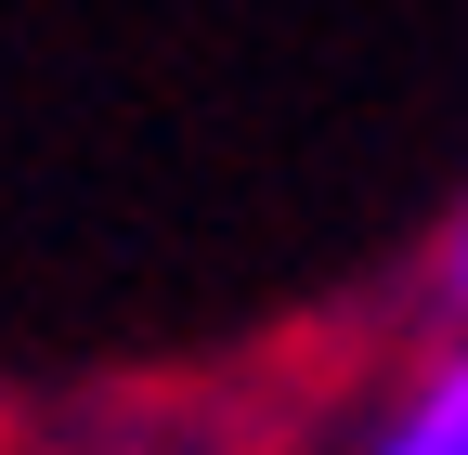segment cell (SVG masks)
<instances>
[{"label": "cell", "instance_id": "1", "mask_svg": "<svg viewBox=\"0 0 468 455\" xmlns=\"http://www.w3.org/2000/svg\"><path fill=\"white\" fill-rule=\"evenodd\" d=\"M365 455H468V352H455V365L417 390V404H403V417L365 442Z\"/></svg>", "mask_w": 468, "mask_h": 455}, {"label": "cell", "instance_id": "2", "mask_svg": "<svg viewBox=\"0 0 468 455\" xmlns=\"http://www.w3.org/2000/svg\"><path fill=\"white\" fill-rule=\"evenodd\" d=\"M442 273H455V300H468V221H455V260H442Z\"/></svg>", "mask_w": 468, "mask_h": 455}]
</instances>
